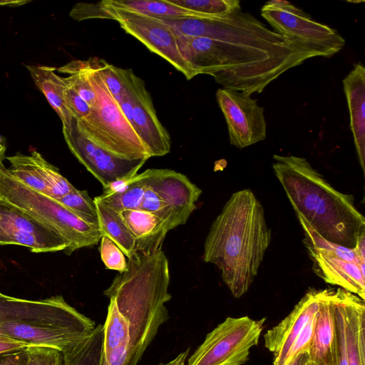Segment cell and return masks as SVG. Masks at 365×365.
I'll list each match as a JSON object with an SVG mask.
<instances>
[{"instance_id": "obj_1", "label": "cell", "mask_w": 365, "mask_h": 365, "mask_svg": "<svg viewBox=\"0 0 365 365\" xmlns=\"http://www.w3.org/2000/svg\"><path fill=\"white\" fill-rule=\"evenodd\" d=\"M168 260L159 250L135 252L127 268L104 291L109 299L101 365H137L160 327L169 319Z\"/></svg>"}, {"instance_id": "obj_2", "label": "cell", "mask_w": 365, "mask_h": 365, "mask_svg": "<svg viewBox=\"0 0 365 365\" xmlns=\"http://www.w3.org/2000/svg\"><path fill=\"white\" fill-rule=\"evenodd\" d=\"M271 238L261 202L251 190H241L213 221L202 259L218 268L233 297L240 298L257 276Z\"/></svg>"}, {"instance_id": "obj_3", "label": "cell", "mask_w": 365, "mask_h": 365, "mask_svg": "<svg viewBox=\"0 0 365 365\" xmlns=\"http://www.w3.org/2000/svg\"><path fill=\"white\" fill-rule=\"evenodd\" d=\"M272 168L297 215L332 243L354 248L365 218L354 196L336 190L307 160L274 155Z\"/></svg>"}, {"instance_id": "obj_4", "label": "cell", "mask_w": 365, "mask_h": 365, "mask_svg": "<svg viewBox=\"0 0 365 365\" xmlns=\"http://www.w3.org/2000/svg\"><path fill=\"white\" fill-rule=\"evenodd\" d=\"M179 51L198 74L212 76L222 88L260 93L294 63L242 46L176 33Z\"/></svg>"}, {"instance_id": "obj_5", "label": "cell", "mask_w": 365, "mask_h": 365, "mask_svg": "<svg viewBox=\"0 0 365 365\" xmlns=\"http://www.w3.org/2000/svg\"><path fill=\"white\" fill-rule=\"evenodd\" d=\"M96 327L61 295L31 300L0 292V331L6 339L64 353L90 336Z\"/></svg>"}, {"instance_id": "obj_6", "label": "cell", "mask_w": 365, "mask_h": 365, "mask_svg": "<svg viewBox=\"0 0 365 365\" xmlns=\"http://www.w3.org/2000/svg\"><path fill=\"white\" fill-rule=\"evenodd\" d=\"M0 199L58 231L68 243L67 255L96 245L103 237L98 225L82 220L56 199L26 186L3 163H0Z\"/></svg>"}, {"instance_id": "obj_7", "label": "cell", "mask_w": 365, "mask_h": 365, "mask_svg": "<svg viewBox=\"0 0 365 365\" xmlns=\"http://www.w3.org/2000/svg\"><path fill=\"white\" fill-rule=\"evenodd\" d=\"M85 70L93 88L96 101L90 114L78 123L86 136L102 148L122 158L150 157L136 131L109 92L91 58Z\"/></svg>"}, {"instance_id": "obj_8", "label": "cell", "mask_w": 365, "mask_h": 365, "mask_svg": "<svg viewBox=\"0 0 365 365\" xmlns=\"http://www.w3.org/2000/svg\"><path fill=\"white\" fill-rule=\"evenodd\" d=\"M305 245L314 273L326 283L336 285L365 300V260L355 248L332 243L319 235L302 217Z\"/></svg>"}, {"instance_id": "obj_9", "label": "cell", "mask_w": 365, "mask_h": 365, "mask_svg": "<svg viewBox=\"0 0 365 365\" xmlns=\"http://www.w3.org/2000/svg\"><path fill=\"white\" fill-rule=\"evenodd\" d=\"M265 319L227 317L209 332L187 365H242L257 345Z\"/></svg>"}, {"instance_id": "obj_10", "label": "cell", "mask_w": 365, "mask_h": 365, "mask_svg": "<svg viewBox=\"0 0 365 365\" xmlns=\"http://www.w3.org/2000/svg\"><path fill=\"white\" fill-rule=\"evenodd\" d=\"M86 14L88 19L117 21L127 34L165 58L187 80L196 76L179 51L175 31L160 18L114 10L106 6L103 1L90 3Z\"/></svg>"}, {"instance_id": "obj_11", "label": "cell", "mask_w": 365, "mask_h": 365, "mask_svg": "<svg viewBox=\"0 0 365 365\" xmlns=\"http://www.w3.org/2000/svg\"><path fill=\"white\" fill-rule=\"evenodd\" d=\"M261 15L274 32L307 44L320 52L322 57L332 56L345 44L344 38L336 30L312 20L287 1H268L262 8Z\"/></svg>"}, {"instance_id": "obj_12", "label": "cell", "mask_w": 365, "mask_h": 365, "mask_svg": "<svg viewBox=\"0 0 365 365\" xmlns=\"http://www.w3.org/2000/svg\"><path fill=\"white\" fill-rule=\"evenodd\" d=\"M63 134L70 151L103 189L113 182L133 177L148 160L122 158L106 150L86 136L75 118L63 126Z\"/></svg>"}, {"instance_id": "obj_13", "label": "cell", "mask_w": 365, "mask_h": 365, "mask_svg": "<svg viewBox=\"0 0 365 365\" xmlns=\"http://www.w3.org/2000/svg\"><path fill=\"white\" fill-rule=\"evenodd\" d=\"M251 95L219 88L216 92L217 103L225 116L231 145L244 148L264 140L267 124L264 108Z\"/></svg>"}, {"instance_id": "obj_14", "label": "cell", "mask_w": 365, "mask_h": 365, "mask_svg": "<svg viewBox=\"0 0 365 365\" xmlns=\"http://www.w3.org/2000/svg\"><path fill=\"white\" fill-rule=\"evenodd\" d=\"M148 185L161 197L169 213L170 230L186 223L196 209L202 190L185 175L170 169H147Z\"/></svg>"}, {"instance_id": "obj_15", "label": "cell", "mask_w": 365, "mask_h": 365, "mask_svg": "<svg viewBox=\"0 0 365 365\" xmlns=\"http://www.w3.org/2000/svg\"><path fill=\"white\" fill-rule=\"evenodd\" d=\"M322 289H310L292 311L264 335L265 347L273 354L272 365H282L291 346L317 313Z\"/></svg>"}, {"instance_id": "obj_16", "label": "cell", "mask_w": 365, "mask_h": 365, "mask_svg": "<svg viewBox=\"0 0 365 365\" xmlns=\"http://www.w3.org/2000/svg\"><path fill=\"white\" fill-rule=\"evenodd\" d=\"M334 301L335 289H322L308 352L316 365H338Z\"/></svg>"}, {"instance_id": "obj_17", "label": "cell", "mask_w": 365, "mask_h": 365, "mask_svg": "<svg viewBox=\"0 0 365 365\" xmlns=\"http://www.w3.org/2000/svg\"><path fill=\"white\" fill-rule=\"evenodd\" d=\"M134 129L149 157H160L170 151V138L158 120L150 93L145 88L133 109Z\"/></svg>"}, {"instance_id": "obj_18", "label": "cell", "mask_w": 365, "mask_h": 365, "mask_svg": "<svg viewBox=\"0 0 365 365\" xmlns=\"http://www.w3.org/2000/svg\"><path fill=\"white\" fill-rule=\"evenodd\" d=\"M350 128L363 173H365V68L361 62L343 80Z\"/></svg>"}, {"instance_id": "obj_19", "label": "cell", "mask_w": 365, "mask_h": 365, "mask_svg": "<svg viewBox=\"0 0 365 365\" xmlns=\"http://www.w3.org/2000/svg\"><path fill=\"white\" fill-rule=\"evenodd\" d=\"M135 240V252L150 254L162 249L168 223L159 217L141 210L122 212Z\"/></svg>"}, {"instance_id": "obj_20", "label": "cell", "mask_w": 365, "mask_h": 365, "mask_svg": "<svg viewBox=\"0 0 365 365\" xmlns=\"http://www.w3.org/2000/svg\"><path fill=\"white\" fill-rule=\"evenodd\" d=\"M0 227L34 235L64 252L68 242L54 228L0 199Z\"/></svg>"}, {"instance_id": "obj_21", "label": "cell", "mask_w": 365, "mask_h": 365, "mask_svg": "<svg viewBox=\"0 0 365 365\" xmlns=\"http://www.w3.org/2000/svg\"><path fill=\"white\" fill-rule=\"evenodd\" d=\"M348 365H365V302L348 292L345 307Z\"/></svg>"}, {"instance_id": "obj_22", "label": "cell", "mask_w": 365, "mask_h": 365, "mask_svg": "<svg viewBox=\"0 0 365 365\" xmlns=\"http://www.w3.org/2000/svg\"><path fill=\"white\" fill-rule=\"evenodd\" d=\"M36 86L43 93L50 106L59 116L63 126L68 125L74 118L64 96L63 77L55 73L56 68L41 66H26Z\"/></svg>"}, {"instance_id": "obj_23", "label": "cell", "mask_w": 365, "mask_h": 365, "mask_svg": "<svg viewBox=\"0 0 365 365\" xmlns=\"http://www.w3.org/2000/svg\"><path fill=\"white\" fill-rule=\"evenodd\" d=\"M93 200L102 235L111 240L128 258L131 257L135 252V240L122 213L110 208L97 197Z\"/></svg>"}, {"instance_id": "obj_24", "label": "cell", "mask_w": 365, "mask_h": 365, "mask_svg": "<svg viewBox=\"0 0 365 365\" xmlns=\"http://www.w3.org/2000/svg\"><path fill=\"white\" fill-rule=\"evenodd\" d=\"M103 4L114 10L140 14L153 17H195V13L177 6L168 1L103 0Z\"/></svg>"}, {"instance_id": "obj_25", "label": "cell", "mask_w": 365, "mask_h": 365, "mask_svg": "<svg viewBox=\"0 0 365 365\" xmlns=\"http://www.w3.org/2000/svg\"><path fill=\"white\" fill-rule=\"evenodd\" d=\"M147 187L148 173L145 170L128 179L126 185L122 190L103 193L97 197L110 208L120 213L128 210H139Z\"/></svg>"}, {"instance_id": "obj_26", "label": "cell", "mask_w": 365, "mask_h": 365, "mask_svg": "<svg viewBox=\"0 0 365 365\" xmlns=\"http://www.w3.org/2000/svg\"><path fill=\"white\" fill-rule=\"evenodd\" d=\"M103 341V327L98 324L90 336L62 353L63 365H101Z\"/></svg>"}, {"instance_id": "obj_27", "label": "cell", "mask_w": 365, "mask_h": 365, "mask_svg": "<svg viewBox=\"0 0 365 365\" xmlns=\"http://www.w3.org/2000/svg\"><path fill=\"white\" fill-rule=\"evenodd\" d=\"M10 163L9 172L26 186L47 195V185L42 178L35 151L30 155L17 153L6 158Z\"/></svg>"}, {"instance_id": "obj_28", "label": "cell", "mask_w": 365, "mask_h": 365, "mask_svg": "<svg viewBox=\"0 0 365 365\" xmlns=\"http://www.w3.org/2000/svg\"><path fill=\"white\" fill-rule=\"evenodd\" d=\"M173 4L189 10L199 18H215L241 8L238 0H168Z\"/></svg>"}, {"instance_id": "obj_29", "label": "cell", "mask_w": 365, "mask_h": 365, "mask_svg": "<svg viewBox=\"0 0 365 365\" xmlns=\"http://www.w3.org/2000/svg\"><path fill=\"white\" fill-rule=\"evenodd\" d=\"M86 61L76 60L56 68L59 73L69 74L65 78L68 84L92 107L96 101V95L87 76Z\"/></svg>"}, {"instance_id": "obj_30", "label": "cell", "mask_w": 365, "mask_h": 365, "mask_svg": "<svg viewBox=\"0 0 365 365\" xmlns=\"http://www.w3.org/2000/svg\"><path fill=\"white\" fill-rule=\"evenodd\" d=\"M100 76L116 102L126 92L131 69H123L109 64L103 59L91 57Z\"/></svg>"}, {"instance_id": "obj_31", "label": "cell", "mask_w": 365, "mask_h": 365, "mask_svg": "<svg viewBox=\"0 0 365 365\" xmlns=\"http://www.w3.org/2000/svg\"><path fill=\"white\" fill-rule=\"evenodd\" d=\"M57 200L82 220L91 225H98L95 201L86 190L75 188Z\"/></svg>"}, {"instance_id": "obj_32", "label": "cell", "mask_w": 365, "mask_h": 365, "mask_svg": "<svg viewBox=\"0 0 365 365\" xmlns=\"http://www.w3.org/2000/svg\"><path fill=\"white\" fill-rule=\"evenodd\" d=\"M35 154L42 178L47 185L48 196L57 200L76 188L56 167L46 161L37 151H35Z\"/></svg>"}, {"instance_id": "obj_33", "label": "cell", "mask_w": 365, "mask_h": 365, "mask_svg": "<svg viewBox=\"0 0 365 365\" xmlns=\"http://www.w3.org/2000/svg\"><path fill=\"white\" fill-rule=\"evenodd\" d=\"M100 242L101 258L106 268L118 273L124 272L128 262L121 250L107 237L103 236Z\"/></svg>"}, {"instance_id": "obj_34", "label": "cell", "mask_w": 365, "mask_h": 365, "mask_svg": "<svg viewBox=\"0 0 365 365\" xmlns=\"http://www.w3.org/2000/svg\"><path fill=\"white\" fill-rule=\"evenodd\" d=\"M317 314L306 324L299 335L297 337L288 352L282 365L289 364L300 353L308 351L312 339Z\"/></svg>"}, {"instance_id": "obj_35", "label": "cell", "mask_w": 365, "mask_h": 365, "mask_svg": "<svg viewBox=\"0 0 365 365\" xmlns=\"http://www.w3.org/2000/svg\"><path fill=\"white\" fill-rule=\"evenodd\" d=\"M139 210L153 214L165 220L169 227V213L161 197L148 184ZM170 229V227H169Z\"/></svg>"}, {"instance_id": "obj_36", "label": "cell", "mask_w": 365, "mask_h": 365, "mask_svg": "<svg viewBox=\"0 0 365 365\" xmlns=\"http://www.w3.org/2000/svg\"><path fill=\"white\" fill-rule=\"evenodd\" d=\"M65 89L64 96L67 104L75 118L82 120L91 113V106L66 81L63 77Z\"/></svg>"}, {"instance_id": "obj_37", "label": "cell", "mask_w": 365, "mask_h": 365, "mask_svg": "<svg viewBox=\"0 0 365 365\" xmlns=\"http://www.w3.org/2000/svg\"><path fill=\"white\" fill-rule=\"evenodd\" d=\"M26 349L0 355V365H28Z\"/></svg>"}, {"instance_id": "obj_38", "label": "cell", "mask_w": 365, "mask_h": 365, "mask_svg": "<svg viewBox=\"0 0 365 365\" xmlns=\"http://www.w3.org/2000/svg\"><path fill=\"white\" fill-rule=\"evenodd\" d=\"M34 347L25 342L9 339H0V355L25 350Z\"/></svg>"}, {"instance_id": "obj_39", "label": "cell", "mask_w": 365, "mask_h": 365, "mask_svg": "<svg viewBox=\"0 0 365 365\" xmlns=\"http://www.w3.org/2000/svg\"><path fill=\"white\" fill-rule=\"evenodd\" d=\"M190 352V349L180 353L175 358L166 363H160L158 365H185V361Z\"/></svg>"}, {"instance_id": "obj_40", "label": "cell", "mask_w": 365, "mask_h": 365, "mask_svg": "<svg viewBox=\"0 0 365 365\" xmlns=\"http://www.w3.org/2000/svg\"><path fill=\"white\" fill-rule=\"evenodd\" d=\"M354 248L359 256L365 260V232L359 237Z\"/></svg>"}, {"instance_id": "obj_41", "label": "cell", "mask_w": 365, "mask_h": 365, "mask_svg": "<svg viewBox=\"0 0 365 365\" xmlns=\"http://www.w3.org/2000/svg\"><path fill=\"white\" fill-rule=\"evenodd\" d=\"M308 352V351H305L300 353L287 365H305L306 362L309 360Z\"/></svg>"}, {"instance_id": "obj_42", "label": "cell", "mask_w": 365, "mask_h": 365, "mask_svg": "<svg viewBox=\"0 0 365 365\" xmlns=\"http://www.w3.org/2000/svg\"><path fill=\"white\" fill-rule=\"evenodd\" d=\"M30 2V0H0V6H19Z\"/></svg>"}, {"instance_id": "obj_43", "label": "cell", "mask_w": 365, "mask_h": 365, "mask_svg": "<svg viewBox=\"0 0 365 365\" xmlns=\"http://www.w3.org/2000/svg\"><path fill=\"white\" fill-rule=\"evenodd\" d=\"M5 147L1 144V136H0V163H2V160L4 158Z\"/></svg>"}, {"instance_id": "obj_44", "label": "cell", "mask_w": 365, "mask_h": 365, "mask_svg": "<svg viewBox=\"0 0 365 365\" xmlns=\"http://www.w3.org/2000/svg\"><path fill=\"white\" fill-rule=\"evenodd\" d=\"M305 365H316V364H314V363H312V361H310L309 360H308V361L306 362Z\"/></svg>"}]
</instances>
